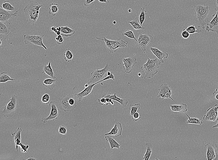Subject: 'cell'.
<instances>
[{
    "instance_id": "3957f363",
    "label": "cell",
    "mask_w": 218,
    "mask_h": 160,
    "mask_svg": "<svg viewBox=\"0 0 218 160\" xmlns=\"http://www.w3.org/2000/svg\"><path fill=\"white\" fill-rule=\"evenodd\" d=\"M193 10L195 13L194 19L198 27L204 29L210 12L209 7L208 6L197 5L193 7Z\"/></svg>"
},
{
    "instance_id": "11a10c76",
    "label": "cell",
    "mask_w": 218,
    "mask_h": 160,
    "mask_svg": "<svg viewBox=\"0 0 218 160\" xmlns=\"http://www.w3.org/2000/svg\"><path fill=\"white\" fill-rule=\"evenodd\" d=\"M99 2L102 3H108L107 0H98Z\"/></svg>"
},
{
    "instance_id": "4fadbf2b",
    "label": "cell",
    "mask_w": 218,
    "mask_h": 160,
    "mask_svg": "<svg viewBox=\"0 0 218 160\" xmlns=\"http://www.w3.org/2000/svg\"><path fill=\"white\" fill-rule=\"evenodd\" d=\"M123 62L124 71L127 73H129L131 72L134 67L137 64V60L135 57L124 58Z\"/></svg>"
},
{
    "instance_id": "5bb4252c",
    "label": "cell",
    "mask_w": 218,
    "mask_h": 160,
    "mask_svg": "<svg viewBox=\"0 0 218 160\" xmlns=\"http://www.w3.org/2000/svg\"><path fill=\"white\" fill-rule=\"evenodd\" d=\"M99 83L98 82L89 85L85 87V89L82 92L78 94H75L74 95V97L78 100L79 102H80L85 97L93 93L94 87Z\"/></svg>"
},
{
    "instance_id": "7402d4cb",
    "label": "cell",
    "mask_w": 218,
    "mask_h": 160,
    "mask_svg": "<svg viewBox=\"0 0 218 160\" xmlns=\"http://www.w3.org/2000/svg\"><path fill=\"white\" fill-rule=\"evenodd\" d=\"M51 64V62L50 61L48 65H45L44 66L42 74L48 75L51 78L56 79V77L54 75Z\"/></svg>"
},
{
    "instance_id": "8d00e7d4",
    "label": "cell",
    "mask_w": 218,
    "mask_h": 160,
    "mask_svg": "<svg viewBox=\"0 0 218 160\" xmlns=\"http://www.w3.org/2000/svg\"><path fill=\"white\" fill-rule=\"evenodd\" d=\"M140 103L136 104H131L129 105V109L130 110L129 114L131 116L137 112L138 109H140Z\"/></svg>"
},
{
    "instance_id": "db71d44e",
    "label": "cell",
    "mask_w": 218,
    "mask_h": 160,
    "mask_svg": "<svg viewBox=\"0 0 218 160\" xmlns=\"http://www.w3.org/2000/svg\"><path fill=\"white\" fill-rule=\"evenodd\" d=\"M217 128L218 129V116L217 118V124L216 125L212 127V128Z\"/></svg>"
},
{
    "instance_id": "6125c7cd",
    "label": "cell",
    "mask_w": 218,
    "mask_h": 160,
    "mask_svg": "<svg viewBox=\"0 0 218 160\" xmlns=\"http://www.w3.org/2000/svg\"><path fill=\"white\" fill-rule=\"evenodd\" d=\"M128 11L129 13H131L132 11V10L131 9H129L128 10Z\"/></svg>"
},
{
    "instance_id": "836d02e7",
    "label": "cell",
    "mask_w": 218,
    "mask_h": 160,
    "mask_svg": "<svg viewBox=\"0 0 218 160\" xmlns=\"http://www.w3.org/2000/svg\"><path fill=\"white\" fill-rule=\"evenodd\" d=\"M141 13L139 16V22L140 24L142 26L145 19L146 15V11L145 10V8H141L140 9Z\"/></svg>"
},
{
    "instance_id": "b9f144b4",
    "label": "cell",
    "mask_w": 218,
    "mask_h": 160,
    "mask_svg": "<svg viewBox=\"0 0 218 160\" xmlns=\"http://www.w3.org/2000/svg\"><path fill=\"white\" fill-rule=\"evenodd\" d=\"M19 146L20 147L21 151L22 153H27L29 148V145H25L22 144V142L20 143Z\"/></svg>"
},
{
    "instance_id": "484cf974",
    "label": "cell",
    "mask_w": 218,
    "mask_h": 160,
    "mask_svg": "<svg viewBox=\"0 0 218 160\" xmlns=\"http://www.w3.org/2000/svg\"><path fill=\"white\" fill-rule=\"evenodd\" d=\"M61 27V35L68 37L72 36L75 33V31L68 26H62Z\"/></svg>"
},
{
    "instance_id": "7bdbcfd3",
    "label": "cell",
    "mask_w": 218,
    "mask_h": 160,
    "mask_svg": "<svg viewBox=\"0 0 218 160\" xmlns=\"http://www.w3.org/2000/svg\"><path fill=\"white\" fill-rule=\"evenodd\" d=\"M67 132V128L65 126L61 125L59 129V132L63 134H65Z\"/></svg>"
},
{
    "instance_id": "f35d334b",
    "label": "cell",
    "mask_w": 218,
    "mask_h": 160,
    "mask_svg": "<svg viewBox=\"0 0 218 160\" xmlns=\"http://www.w3.org/2000/svg\"><path fill=\"white\" fill-rule=\"evenodd\" d=\"M50 100V96L48 94H46L44 95L42 97L41 99V102L46 105L49 104V101Z\"/></svg>"
},
{
    "instance_id": "2e32d148",
    "label": "cell",
    "mask_w": 218,
    "mask_h": 160,
    "mask_svg": "<svg viewBox=\"0 0 218 160\" xmlns=\"http://www.w3.org/2000/svg\"><path fill=\"white\" fill-rule=\"evenodd\" d=\"M204 145L207 149V153L205 157L207 158L208 160H217V155L216 149L214 146L210 143L206 145L204 143Z\"/></svg>"
},
{
    "instance_id": "d6986e66",
    "label": "cell",
    "mask_w": 218,
    "mask_h": 160,
    "mask_svg": "<svg viewBox=\"0 0 218 160\" xmlns=\"http://www.w3.org/2000/svg\"><path fill=\"white\" fill-rule=\"evenodd\" d=\"M102 97L106 98L111 99L113 100L116 101V102H119L121 104V106L124 107H126L128 103V101L127 99L117 97L116 93H115L114 95H112L110 93H108L107 95H104Z\"/></svg>"
},
{
    "instance_id": "83f0119b",
    "label": "cell",
    "mask_w": 218,
    "mask_h": 160,
    "mask_svg": "<svg viewBox=\"0 0 218 160\" xmlns=\"http://www.w3.org/2000/svg\"><path fill=\"white\" fill-rule=\"evenodd\" d=\"M58 4L56 3H52L50 4L49 13L50 15L53 16H55L59 11Z\"/></svg>"
},
{
    "instance_id": "d590c367",
    "label": "cell",
    "mask_w": 218,
    "mask_h": 160,
    "mask_svg": "<svg viewBox=\"0 0 218 160\" xmlns=\"http://www.w3.org/2000/svg\"><path fill=\"white\" fill-rule=\"evenodd\" d=\"M2 7L4 9L7 11H13L15 9V8L12 6L9 1H6L4 2L2 4Z\"/></svg>"
},
{
    "instance_id": "ee69618b",
    "label": "cell",
    "mask_w": 218,
    "mask_h": 160,
    "mask_svg": "<svg viewBox=\"0 0 218 160\" xmlns=\"http://www.w3.org/2000/svg\"><path fill=\"white\" fill-rule=\"evenodd\" d=\"M182 37L184 39H187L189 37L190 34L188 32L185 30V29H184L181 34Z\"/></svg>"
},
{
    "instance_id": "7dc6e473",
    "label": "cell",
    "mask_w": 218,
    "mask_h": 160,
    "mask_svg": "<svg viewBox=\"0 0 218 160\" xmlns=\"http://www.w3.org/2000/svg\"><path fill=\"white\" fill-rule=\"evenodd\" d=\"M95 1V0H86L84 3V5L86 7L89 6L92 2Z\"/></svg>"
},
{
    "instance_id": "30bf717a",
    "label": "cell",
    "mask_w": 218,
    "mask_h": 160,
    "mask_svg": "<svg viewBox=\"0 0 218 160\" xmlns=\"http://www.w3.org/2000/svg\"><path fill=\"white\" fill-rule=\"evenodd\" d=\"M153 38L152 36L145 34H140L137 39V42L142 51L144 52L149 44L153 43Z\"/></svg>"
},
{
    "instance_id": "e7e4bbea",
    "label": "cell",
    "mask_w": 218,
    "mask_h": 160,
    "mask_svg": "<svg viewBox=\"0 0 218 160\" xmlns=\"http://www.w3.org/2000/svg\"><path fill=\"white\" fill-rule=\"evenodd\" d=\"M138 75H139V77H141V73H139V74H138Z\"/></svg>"
},
{
    "instance_id": "91938a15",
    "label": "cell",
    "mask_w": 218,
    "mask_h": 160,
    "mask_svg": "<svg viewBox=\"0 0 218 160\" xmlns=\"http://www.w3.org/2000/svg\"><path fill=\"white\" fill-rule=\"evenodd\" d=\"M111 73H112L110 72V71H108V72L107 73V75H110L111 74Z\"/></svg>"
},
{
    "instance_id": "4316f807",
    "label": "cell",
    "mask_w": 218,
    "mask_h": 160,
    "mask_svg": "<svg viewBox=\"0 0 218 160\" xmlns=\"http://www.w3.org/2000/svg\"><path fill=\"white\" fill-rule=\"evenodd\" d=\"M10 28L8 27V25L5 23L0 22V34L7 35L9 34Z\"/></svg>"
},
{
    "instance_id": "ba28073f",
    "label": "cell",
    "mask_w": 218,
    "mask_h": 160,
    "mask_svg": "<svg viewBox=\"0 0 218 160\" xmlns=\"http://www.w3.org/2000/svg\"><path fill=\"white\" fill-rule=\"evenodd\" d=\"M49 106L51 108V112L49 115L46 117H43L41 119V121L44 123H46L49 120L54 121L57 119L61 114V112L59 109V105L56 101H53L49 103Z\"/></svg>"
},
{
    "instance_id": "816d5d0a",
    "label": "cell",
    "mask_w": 218,
    "mask_h": 160,
    "mask_svg": "<svg viewBox=\"0 0 218 160\" xmlns=\"http://www.w3.org/2000/svg\"><path fill=\"white\" fill-rule=\"evenodd\" d=\"M50 31L52 32H55L56 33L58 31L57 30V28H56L55 27H52L51 28H50Z\"/></svg>"
},
{
    "instance_id": "9a60e30c",
    "label": "cell",
    "mask_w": 218,
    "mask_h": 160,
    "mask_svg": "<svg viewBox=\"0 0 218 160\" xmlns=\"http://www.w3.org/2000/svg\"><path fill=\"white\" fill-rule=\"evenodd\" d=\"M213 15V16L214 17L211 22L208 20V23L207 24L206 30L208 32L211 31L215 32L218 35V18L217 11Z\"/></svg>"
},
{
    "instance_id": "94428289",
    "label": "cell",
    "mask_w": 218,
    "mask_h": 160,
    "mask_svg": "<svg viewBox=\"0 0 218 160\" xmlns=\"http://www.w3.org/2000/svg\"><path fill=\"white\" fill-rule=\"evenodd\" d=\"M215 11H217V16H218V7H215Z\"/></svg>"
},
{
    "instance_id": "60d3db41",
    "label": "cell",
    "mask_w": 218,
    "mask_h": 160,
    "mask_svg": "<svg viewBox=\"0 0 218 160\" xmlns=\"http://www.w3.org/2000/svg\"><path fill=\"white\" fill-rule=\"evenodd\" d=\"M132 117L133 121H136L139 120L141 118V114L139 112H136L132 116Z\"/></svg>"
},
{
    "instance_id": "ffe728a7",
    "label": "cell",
    "mask_w": 218,
    "mask_h": 160,
    "mask_svg": "<svg viewBox=\"0 0 218 160\" xmlns=\"http://www.w3.org/2000/svg\"><path fill=\"white\" fill-rule=\"evenodd\" d=\"M122 126L121 123L117 122L115 124L114 127L112 129L111 131L105 134L104 135H113L116 137H119L122 134Z\"/></svg>"
},
{
    "instance_id": "9c48e42d",
    "label": "cell",
    "mask_w": 218,
    "mask_h": 160,
    "mask_svg": "<svg viewBox=\"0 0 218 160\" xmlns=\"http://www.w3.org/2000/svg\"><path fill=\"white\" fill-rule=\"evenodd\" d=\"M44 35V34L41 36L25 35L24 36L25 44H31L36 46H40L47 50V48L43 42V38Z\"/></svg>"
},
{
    "instance_id": "7a4b0ae2",
    "label": "cell",
    "mask_w": 218,
    "mask_h": 160,
    "mask_svg": "<svg viewBox=\"0 0 218 160\" xmlns=\"http://www.w3.org/2000/svg\"><path fill=\"white\" fill-rule=\"evenodd\" d=\"M43 6L36 1H30L24 9L27 18V22L34 25L38 18L40 8Z\"/></svg>"
},
{
    "instance_id": "d4e9b609",
    "label": "cell",
    "mask_w": 218,
    "mask_h": 160,
    "mask_svg": "<svg viewBox=\"0 0 218 160\" xmlns=\"http://www.w3.org/2000/svg\"><path fill=\"white\" fill-rule=\"evenodd\" d=\"M105 138L106 140L110 143L111 150L115 148L120 149L121 145L117 142L114 138L110 135H106Z\"/></svg>"
},
{
    "instance_id": "d6a6232c",
    "label": "cell",
    "mask_w": 218,
    "mask_h": 160,
    "mask_svg": "<svg viewBox=\"0 0 218 160\" xmlns=\"http://www.w3.org/2000/svg\"><path fill=\"white\" fill-rule=\"evenodd\" d=\"M64 60L66 62H69L73 59L74 55L73 53L70 51L69 48L66 49L65 52Z\"/></svg>"
},
{
    "instance_id": "f546056e",
    "label": "cell",
    "mask_w": 218,
    "mask_h": 160,
    "mask_svg": "<svg viewBox=\"0 0 218 160\" xmlns=\"http://www.w3.org/2000/svg\"><path fill=\"white\" fill-rule=\"evenodd\" d=\"M188 118V119L186 123L187 124H195L202 125L203 124V122L201 120L197 118H191L189 116L186 112H184Z\"/></svg>"
},
{
    "instance_id": "e0dca14e",
    "label": "cell",
    "mask_w": 218,
    "mask_h": 160,
    "mask_svg": "<svg viewBox=\"0 0 218 160\" xmlns=\"http://www.w3.org/2000/svg\"><path fill=\"white\" fill-rule=\"evenodd\" d=\"M18 11H16L14 13L4 9L2 6H0V21L6 23L9 19L17 16Z\"/></svg>"
},
{
    "instance_id": "7c38bea8",
    "label": "cell",
    "mask_w": 218,
    "mask_h": 160,
    "mask_svg": "<svg viewBox=\"0 0 218 160\" xmlns=\"http://www.w3.org/2000/svg\"><path fill=\"white\" fill-rule=\"evenodd\" d=\"M218 104H216L208 109L203 117L205 121H215L218 116Z\"/></svg>"
},
{
    "instance_id": "277c9868",
    "label": "cell",
    "mask_w": 218,
    "mask_h": 160,
    "mask_svg": "<svg viewBox=\"0 0 218 160\" xmlns=\"http://www.w3.org/2000/svg\"><path fill=\"white\" fill-rule=\"evenodd\" d=\"M59 108L65 112L73 111L77 106V100L72 95L69 94L63 96L59 99Z\"/></svg>"
},
{
    "instance_id": "f1b7e54d",
    "label": "cell",
    "mask_w": 218,
    "mask_h": 160,
    "mask_svg": "<svg viewBox=\"0 0 218 160\" xmlns=\"http://www.w3.org/2000/svg\"><path fill=\"white\" fill-rule=\"evenodd\" d=\"M146 151L145 154L142 158L144 160H149L153 152L152 145L151 143H146Z\"/></svg>"
},
{
    "instance_id": "5b68a950",
    "label": "cell",
    "mask_w": 218,
    "mask_h": 160,
    "mask_svg": "<svg viewBox=\"0 0 218 160\" xmlns=\"http://www.w3.org/2000/svg\"><path fill=\"white\" fill-rule=\"evenodd\" d=\"M96 39L104 41L105 42L107 49L111 53L116 52L117 50L121 48L127 47V42L119 39L114 40L107 39L105 37L104 38V39L98 37H96Z\"/></svg>"
},
{
    "instance_id": "1f68e13d",
    "label": "cell",
    "mask_w": 218,
    "mask_h": 160,
    "mask_svg": "<svg viewBox=\"0 0 218 160\" xmlns=\"http://www.w3.org/2000/svg\"><path fill=\"white\" fill-rule=\"evenodd\" d=\"M137 19V18L136 17L132 21L128 22V23L130 24L133 28L136 30H140V29L142 30L144 29L145 28L141 26Z\"/></svg>"
},
{
    "instance_id": "8fae6325",
    "label": "cell",
    "mask_w": 218,
    "mask_h": 160,
    "mask_svg": "<svg viewBox=\"0 0 218 160\" xmlns=\"http://www.w3.org/2000/svg\"><path fill=\"white\" fill-rule=\"evenodd\" d=\"M158 91L157 94L158 98H161L162 100L165 99H170L176 103L171 97V95L172 94V91L170 87L167 84L162 85L158 89Z\"/></svg>"
},
{
    "instance_id": "681fc988",
    "label": "cell",
    "mask_w": 218,
    "mask_h": 160,
    "mask_svg": "<svg viewBox=\"0 0 218 160\" xmlns=\"http://www.w3.org/2000/svg\"><path fill=\"white\" fill-rule=\"evenodd\" d=\"M106 105H108V104H111L112 105H114V103L112 101V99H111L109 98H106Z\"/></svg>"
},
{
    "instance_id": "f907efd6",
    "label": "cell",
    "mask_w": 218,
    "mask_h": 160,
    "mask_svg": "<svg viewBox=\"0 0 218 160\" xmlns=\"http://www.w3.org/2000/svg\"><path fill=\"white\" fill-rule=\"evenodd\" d=\"M37 159H38L36 158L33 157V156L32 155L31 156H29L27 157L26 159H23V160H37Z\"/></svg>"
},
{
    "instance_id": "6da1fadb",
    "label": "cell",
    "mask_w": 218,
    "mask_h": 160,
    "mask_svg": "<svg viewBox=\"0 0 218 160\" xmlns=\"http://www.w3.org/2000/svg\"><path fill=\"white\" fill-rule=\"evenodd\" d=\"M144 53L148 60L140 68L143 73L142 78L143 79L151 78L154 77V76L158 73V69L160 67L161 63L157 58L154 59H150L146 56L145 52Z\"/></svg>"
},
{
    "instance_id": "be15d7a7",
    "label": "cell",
    "mask_w": 218,
    "mask_h": 160,
    "mask_svg": "<svg viewBox=\"0 0 218 160\" xmlns=\"http://www.w3.org/2000/svg\"><path fill=\"white\" fill-rule=\"evenodd\" d=\"M113 24L115 25L116 24V21H114V22H113Z\"/></svg>"
},
{
    "instance_id": "6f0895ef",
    "label": "cell",
    "mask_w": 218,
    "mask_h": 160,
    "mask_svg": "<svg viewBox=\"0 0 218 160\" xmlns=\"http://www.w3.org/2000/svg\"><path fill=\"white\" fill-rule=\"evenodd\" d=\"M56 34L57 36L60 35H61V32L59 31H57V32L56 33Z\"/></svg>"
},
{
    "instance_id": "ab89813d",
    "label": "cell",
    "mask_w": 218,
    "mask_h": 160,
    "mask_svg": "<svg viewBox=\"0 0 218 160\" xmlns=\"http://www.w3.org/2000/svg\"><path fill=\"white\" fill-rule=\"evenodd\" d=\"M57 43L58 45H62L63 44L64 40L61 35L57 36L56 38Z\"/></svg>"
},
{
    "instance_id": "8992f818",
    "label": "cell",
    "mask_w": 218,
    "mask_h": 160,
    "mask_svg": "<svg viewBox=\"0 0 218 160\" xmlns=\"http://www.w3.org/2000/svg\"><path fill=\"white\" fill-rule=\"evenodd\" d=\"M10 101L9 103L3 107V110L1 112L2 115L5 117L13 116L16 109L19 106L18 96L14 95H12Z\"/></svg>"
},
{
    "instance_id": "9f6ffc18",
    "label": "cell",
    "mask_w": 218,
    "mask_h": 160,
    "mask_svg": "<svg viewBox=\"0 0 218 160\" xmlns=\"http://www.w3.org/2000/svg\"><path fill=\"white\" fill-rule=\"evenodd\" d=\"M216 152L217 155V159H218V144H215Z\"/></svg>"
},
{
    "instance_id": "603a6c76",
    "label": "cell",
    "mask_w": 218,
    "mask_h": 160,
    "mask_svg": "<svg viewBox=\"0 0 218 160\" xmlns=\"http://www.w3.org/2000/svg\"><path fill=\"white\" fill-rule=\"evenodd\" d=\"M170 107L172 112H185L187 111V105L184 104L179 105H170Z\"/></svg>"
},
{
    "instance_id": "4dcf8cb0",
    "label": "cell",
    "mask_w": 218,
    "mask_h": 160,
    "mask_svg": "<svg viewBox=\"0 0 218 160\" xmlns=\"http://www.w3.org/2000/svg\"><path fill=\"white\" fill-rule=\"evenodd\" d=\"M16 79H12L7 72H3L0 74V83H4L9 81H15Z\"/></svg>"
},
{
    "instance_id": "44dd1931",
    "label": "cell",
    "mask_w": 218,
    "mask_h": 160,
    "mask_svg": "<svg viewBox=\"0 0 218 160\" xmlns=\"http://www.w3.org/2000/svg\"><path fill=\"white\" fill-rule=\"evenodd\" d=\"M22 131V129L18 127L16 130H15V132L13 134H11L12 136L14 137V139L16 146L15 149L17 151H18V147L21 143L20 141L21 140V134Z\"/></svg>"
},
{
    "instance_id": "cb8c5ba5",
    "label": "cell",
    "mask_w": 218,
    "mask_h": 160,
    "mask_svg": "<svg viewBox=\"0 0 218 160\" xmlns=\"http://www.w3.org/2000/svg\"><path fill=\"white\" fill-rule=\"evenodd\" d=\"M58 79L46 78L44 80L42 83L43 85L47 87L51 90H52L55 87V83L57 81Z\"/></svg>"
},
{
    "instance_id": "f6af8a7d",
    "label": "cell",
    "mask_w": 218,
    "mask_h": 160,
    "mask_svg": "<svg viewBox=\"0 0 218 160\" xmlns=\"http://www.w3.org/2000/svg\"><path fill=\"white\" fill-rule=\"evenodd\" d=\"M97 101L101 106H102L104 104H106L107 103L106 98L103 97L101 98L98 99H97Z\"/></svg>"
},
{
    "instance_id": "680465c9",
    "label": "cell",
    "mask_w": 218,
    "mask_h": 160,
    "mask_svg": "<svg viewBox=\"0 0 218 160\" xmlns=\"http://www.w3.org/2000/svg\"><path fill=\"white\" fill-rule=\"evenodd\" d=\"M57 29L58 31H59L61 32V27H59L58 28H57Z\"/></svg>"
},
{
    "instance_id": "f5cc1de1",
    "label": "cell",
    "mask_w": 218,
    "mask_h": 160,
    "mask_svg": "<svg viewBox=\"0 0 218 160\" xmlns=\"http://www.w3.org/2000/svg\"><path fill=\"white\" fill-rule=\"evenodd\" d=\"M214 5L215 7L218 8V0H215L214 1Z\"/></svg>"
},
{
    "instance_id": "52a82bcc",
    "label": "cell",
    "mask_w": 218,
    "mask_h": 160,
    "mask_svg": "<svg viewBox=\"0 0 218 160\" xmlns=\"http://www.w3.org/2000/svg\"><path fill=\"white\" fill-rule=\"evenodd\" d=\"M110 68V65L107 64L104 68L101 69H96L91 73V76L87 84L88 85H92L100 81L106 77L108 71Z\"/></svg>"
},
{
    "instance_id": "74e56055",
    "label": "cell",
    "mask_w": 218,
    "mask_h": 160,
    "mask_svg": "<svg viewBox=\"0 0 218 160\" xmlns=\"http://www.w3.org/2000/svg\"><path fill=\"white\" fill-rule=\"evenodd\" d=\"M123 36H126L129 38L133 39L137 41V39L136 38L135 35L133 32L131 30H125L122 34Z\"/></svg>"
},
{
    "instance_id": "ac0fdd59",
    "label": "cell",
    "mask_w": 218,
    "mask_h": 160,
    "mask_svg": "<svg viewBox=\"0 0 218 160\" xmlns=\"http://www.w3.org/2000/svg\"><path fill=\"white\" fill-rule=\"evenodd\" d=\"M150 50L161 63L164 62V59L167 58L168 57V54L165 51H162L156 48H150Z\"/></svg>"
},
{
    "instance_id": "c3c4849f",
    "label": "cell",
    "mask_w": 218,
    "mask_h": 160,
    "mask_svg": "<svg viewBox=\"0 0 218 160\" xmlns=\"http://www.w3.org/2000/svg\"><path fill=\"white\" fill-rule=\"evenodd\" d=\"M213 96L216 99L218 100V89L217 88L213 94Z\"/></svg>"
},
{
    "instance_id": "bcb514c9",
    "label": "cell",
    "mask_w": 218,
    "mask_h": 160,
    "mask_svg": "<svg viewBox=\"0 0 218 160\" xmlns=\"http://www.w3.org/2000/svg\"><path fill=\"white\" fill-rule=\"evenodd\" d=\"M112 79L113 80H115V76L114 75H113V73H112L110 75H108L107 77H106V78H105L104 79L102 80V81H100V82L102 81H105L109 79Z\"/></svg>"
},
{
    "instance_id": "e575fe53",
    "label": "cell",
    "mask_w": 218,
    "mask_h": 160,
    "mask_svg": "<svg viewBox=\"0 0 218 160\" xmlns=\"http://www.w3.org/2000/svg\"><path fill=\"white\" fill-rule=\"evenodd\" d=\"M185 29L186 31L189 33L190 34H194L195 33H200L202 32L199 29H197L194 25L188 26Z\"/></svg>"
}]
</instances>
